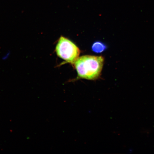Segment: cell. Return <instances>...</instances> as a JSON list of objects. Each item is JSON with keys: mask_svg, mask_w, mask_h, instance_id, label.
Returning a JSON list of instances; mask_svg holds the SVG:
<instances>
[{"mask_svg": "<svg viewBox=\"0 0 154 154\" xmlns=\"http://www.w3.org/2000/svg\"><path fill=\"white\" fill-rule=\"evenodd\" d=\"M104 60L103 57L101 56L84 55L79 57L74 63L78 73L76 80L97 79L100 76Z\"/></svg>", "mask_w": 154, "mask_h": 154, "instance_id": "cell-1", "label": "cell"}, {"mask_svg": "<svg viewBox=\"0 0 154 154\" xmlns=\"http://www.w3.org/2000/svg\"><path fill=\"white\" fill-rule=\"evenodd\" d=\"M55 51L58 56L71 63L75 62L80 54V50L75 44L63 36L60 38Z\"/></svg>", "mask_w": 154, "mask_h": 154, "instance_id": "cell-2", "label": "cell"}, {"mask_svg": "<svg viewBox=\"0 0 154 154\" xmlns=\"http://www.w3.org/2000/svg\"><path fill=\"white\" fill-rule=\"evenodd\" d=\"M91 48L94 52L100 53L105 51L107 49V46L103 42L97 41L94 42L92 44Z\"/></svg>", "mask_w": 154, "mask_h": 154, "instance_id": "cell-3", "label": "cell"}]
</instances>
